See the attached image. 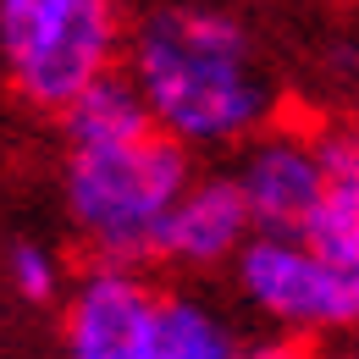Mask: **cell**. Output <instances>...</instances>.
Instances as JSON below:
<instances>
[{
    "label": "cell",
    "mask_w": 359,
    "mask_h": 359,
    "mask_svg": "<svg viewBox=\"0 0 359 359\" xmlns=\"http://www.w3.org/2000/svg\"><path fill=\"white\" fill-rule=\"evenodd\" d=\"M128 78L155 128L188 149L249 144L276 105L249 28L216 6H155L128 34Z\"/></svg>",
    "instance_id": "1"
},
{
    "label": "cell",
    "mask_w": 359,
    "mask_h": 359,
    "mask_svg": "<svg viewBox=\"0 0 359 359\" xmlns=\"http://www.w3.org/2000/svg\"><path fill=\"white\" fill-rule=\"evenodd\" d=\"M188 182H194L188 144L155 128L128 144L67 149L61 199H67L72 232L94 249V260L138 266V260H155L161 226Z\"/></svg>",
    "instance_id": "2"
},
{
    "label": "cell",
    "mask_w": 359,
    "mask_h": 359,
    "mask_svg": "<svg viewBox=\"0 0 359 359\" xmlns=\"http://www.w3.org/2000/svg\"><path fill=\"white\" fill-rule=\"evenodd\" d=\"M122 55V0H0V67L34 111H67Z\"/></svg>",
    "instance_id": "3"
},
{
    "label": "cell",
    "mask_w": 359,
    "mask_h": 359,
    "mask_svg": "<svg viewBox=\"0 0 359 359\" xmlns=\"http://www.w3.org/2000/svg\"><path fill=\"white\" fill-rule=\"evenodd\" d=\"M238 293L287 337H326L359 326V271L326 260L299 232H255L232 260Z\"/></svg>",
    "instance_id": "4"
},
{
    "label": "cell",
    "mask_w": 359,
    "mask_h": 359,
    "mask_svg": "<svg viewBox=\"0 0 359 359\" xmlns=\"http://www.w3.org/2000/svg\"><path fill=\"white\" fill-rule=\"evenodd\" d=\"M161 326V293L138 276V266L94 260L67 293L61 343L67 359H149Z\"/></svg>",
    "instance_id": "5"
},
{
    "label": "cell",
    "mask_w": 359,
    "mask_h": 359,
    "mask_svg": "<svg viewBox=\"0 0 359 359\" xmlns=\"http://www.w3.org/2000/svg\"><path fill=\"white\" fill-rule=\"evenodd\" d=\"M232 182L243 188V205L255 216V232H304L310 210L326 194V166L320 144L310 133L266 128L243 144V161Z\"/></svg>",
    "instance_id": "6"
},
{
    "label": "cell",
    "mask_w": 359,
    "mask_h": 359,
    "mask_svg": "<svg viewBox=\"0 0 359 359\" xmlns=\"http://www.w3.org/2000/svg\"><path fill=\"white\" fill-rule=\"evenodd\" d=\"M249 238H255V216L243 205V188L232 177H194L161 226L155 260H172L188 271H216L232 266L249 249Z\"/></svg>",
    "instance_id": "7"
},
{
    "label": "cell",
    "mask_w": 359,
    "mask_h": 359,
    "mask_svg": "<svg viewBox=\"0 0 359 359\" xmlns=\"http://www.w3.org/2000/svg\"><path fill=\"white\" fill-rule=\"evenodd\" d=\"M61 133H67V149H100V144H128V138L155 133V116L144 94L133 89V78L111 72L61 111Z\"/></svg>",
    "instance_id": "8"
},
{
    "label": "cell",
    "mask_w": 359,
    "mask_h": 359,
    "mask_svg": "<svg viewBox=\"0 0 359 359\" xmlns=\"http://www.w3.org/2000/svg\"><path fill=\"white\" fill-rule=\"evenodd\" d=\"M249 348L238 343V332L205 299L172 293L161 299V326H155V348L149 359H243Z\"/></svg>",
    "instance_id": "9"
},
{
    "label": "cell",
    "mask_w": 359,
    "mask_h": 359,
    "mask_svg": "<svg viewBox=\"0 0 359 359\" xmlns=\"http://www.w3.org/2000/svg\"><path fill=\"white\" fill-rule=\"evenodd\" d=\"M299 238L315 243L326 260L359 271V188H337V182H326V194H320V205L310 210V222H304Z\"/></svg>",
    "instance_id": "10"
},
{
    "label": "cell",
    "mask_w": 359,
    "mask_h": 359,
    "mask_svg": "<svg viewBox=\"0 0 359 359\" xmlns=\"http://www.w3.org/2000/svg\"><path fill=\"white\" fill-rule=\"evenodd\" d=\"M6 282L17 287V299L28 304H50L61 293V260L45 243H11L6 249Z\"/></svg>",
    "instance_id": "11"
},
{
    "label": "cell",
    "mask_w": 359,
    "mask_h": 359,
    "mask_svg": "<svg viewBox=\"0 0 359 359\" xmlns=\"http://www.w3.org/2000/svg\"><path fill=\"white\" fill-rule=\"evenodd\" d=\"M315 144H320L326 182L359 188V128H326V133H315Z\"/></svg>",
    "instance_id": "12"
},
{
    "label": "cell",
    "mask_w": 359,
    "mask_h": 359,
    "mask_svg": "<svg viewBox=\"0 0 359 359\" xmlns=\"http://www.w3.org/2000/svg\"><path fill=\"white\" fill-rule=\"evenodd\" d=\"M243 359H315L299 337H276V343H260V348H249Z\"/></svg>",
    "instance_id": "13"
}]
</instances>
